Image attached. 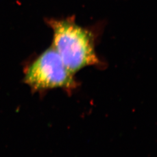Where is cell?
<instances>
[{
    "label": "cell",
    "instance_id": "cell-2",
    "mask_svg": "<svg viewBox=\"0 0 157 157\" xmlns=\"http://www.w3.org/2000/svg\"><path fill=\"white\" fill-rule=\"evenodd\" d=\"M25 82L35 90L58 87L72 89L76 85L73 73L52 45L29 67Z\"/></svg>",
    "mask_w": 157,
    "mask_h": 157
},
{
    "label": "cell",
    "instance_id": "cell-1",
    "mask_svg": "<svg viewBox=\"0 0 157 157\" xmlns=\"http://www.w3.org/2000/svg\"><path fill=\"white\" fill-rule=\"evenodd\" d=\"M48 22L53 32L52 46L71 73L74 75L86 67L100 63L93 35L88 30L71 18L50 19Z\"/></svg>",
    "mask_w": 157,
    "mask_h": 157
}]
</instances>
